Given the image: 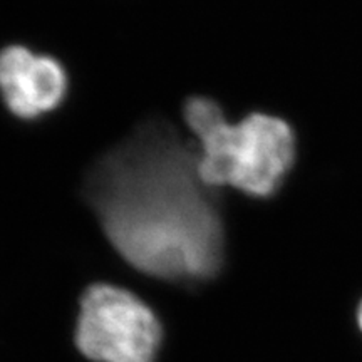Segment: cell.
<instances>
[{
    "instance_id": "4",
    "label": "cell",
    "mask_w": 362,
    "mask_h": 362,
    "mask_svg": "<svg viewBox=\"0 0 362 362\" xmlns=\"http://www.w3.org/2000/svg\"><path fill=\"white\" fill-rule=\"evenodd\" d=\"M67 93V76L54 57L37 56L22 45L0 51V94L22 119L56 110Z\"/></svg>"
},
{
    "instance_id": "5",
    "label": "cell",
    "mask_w": 362,
    "mask_h": 362,
    "mask_svg": "<svg viewBox=\"0 0 362 362\" xmlns=\"http://www.w3.org/2000/svg\"><path fill=\"white\" fill-rule=\"evenodd\" d=\"M359 324H361V329H362V307H361V312H359Z\"/></svg>"
},
{
    "instance_id": "1",
    "label": "cell",
    "mask_w": 362,
    "mask_h": 362,
    "mask_svg": "<svg viewBox=\"0 0 362 362\" xmlns=\"http://www.w3.org/2000/svg\"><path fill=\"white\" fill-rule=\"evenodd\" d=\"M86 200L123 259L176 284L214 279L225 257L215 189L198 173V149L151 119L94 163Z\"/></svg>"
},
{
    "instance_id": "3",
    "label": "cell",
    "mask_w": 362,
    "mask_h": 362,
    "mask_svg": "<svg viewBox=\"0 0 362 362\" xmlns=\"http://www.w3.org/2000/svg\"><path fill=\"white\" fill-rule=\"evenodd\" d=\"M76 347L93 362H156L163 325L136 293L111 284H93L81 297Z\"/></svg>"
},
{
    "instance_id": "2",
    "label": "cell",
    "mask_w": 362,
    "mask_h": 362,
    "mask_svg": "<svg viewBox=\"0 0 362 362\" xmlns=\"http://www.w3.org/2000/svg\"><path fill=\"white\" fill-rule=\"evenodd\" d=\"M183 115L200 141L198 173L210 188L232 187L269 197L292 166L293 134L279 117L252 115L233 126L206 98L188 99Z\"/></svg>"
}]
</instances>
